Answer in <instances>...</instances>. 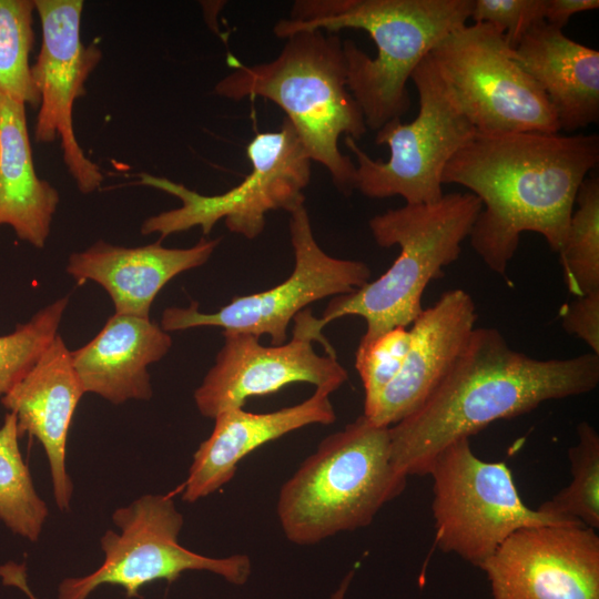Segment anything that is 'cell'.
I'll use <instances>...</instances> for the list:
<instances>
[{
    "instance_id": "cell-1",
    "label": "cell",
    "mask_w": 599,
    "mask_h": 599,
    "mask_svg": "<svg viewBox=\"0 0 599 599\" xmlns=\"http://www.w3.org/2000/svg\"><path fill=\"white\" fill-rule=\"evenodd\" d=\"M598 163L596 133H476L447 163L441 181L479 199L470 244L506 276L524 232L540 234L560 253L577 192Z\"/></svg>"
},
{
    "instance_id": "cell-2",
    "label": "cell",
    "mask_w": 599,
    "mask_h": 599,
    "mask_svg": "<svg viewBox=\"0 0 599 599\" xmlns=\"http://www.w3.org/2000/svg\"><path fill=\"white\" fill-rule=\"evenodd\" d=\"M598 384L599 355L535 358L511 348L498 329L475 327L430 396L389 427L392 461L406 477L428 475L435 457L455 440Z\"/></svg>"
},
{
    "instance_id": "cell-3",
    "label": "cell",
    "mask_w": 599,
    "mask_h": 599,
    "mask_svg": "<svg viewBox=\"0 0 599 599\" xmlns=\"http://www.w3.org/2000/svg\"><path fill=\"white\" fill-rule=\"evenodd\" d=\"M473 0H298L290 19L274 26L282 39L300 31H366L377 54L370 58L343 41L347 87L366 126L379 130L410 108L407 83L434 48L470 20Z\"/></svg>"
},
{
    "instance_id": "cell-4",
    "label": "cell",
    "mask_w": 599,
    "mask_h": 599,
    "mask_svg": "<svg viewBox=\"0 0 599 599\" xmlns=\"http://www.w3.org/2000/svg\"><path fill=\"white\" fill-rule=\"evenodd\" d=\"M214 94L234 101L260 97L277 104L309 159L328 171L342 193L355 190V163L341 152L338 140L342 135L359 140L367 126L347 87L343 41L337 34L294 33L270 62H235L234 70L215 84Z\"/></svg>"
},
{
    "instance_id": "cell-5",
    "label": "cell",
    "mask_w": 599,
    "mask_h": 599,
    "mask_svg": "<svg viewBox=\"0 0 599 599\" xmlns=\"http://www.w3.org/2000/svg\"><path fill=\"white\" fill-rule=\"evenodd\" d=\"M406 481L392 461L389 427L361 415L324 438L282 485L277 518L288 541L315 545L368 526Z\"/></svg>"
},
{
    "instance_id": "cell-6",
    "label": "cell",
    "mask_w": 599,
    "mask_h": 599,
    "mask_svg": "<svg viewBox=\"0 0 599 599\" xmlns=\"http://www.w3.org/2000/svg\"><path fill=\"white\" fill-rule=\"evenodd\" d=\"M480 210L476 195L455 192L372 217L368 224L377 245H397L399 254L375 281L332 297L319 317L321 326L345 316L362 317L366 322L362 343L394 327H409L423 311L422 297L429 282L459 257Z\"/></svg>"
},
{
    "instance_id": "cell-7",
    "label": "cell",
    "mask_w": 599,
    "mask_h": 599,
    "mask_svg": "<svg viewBox=\"0 0 599 599\" xmlns=\"http://www.w3.org/2000/svg\"><path fill=\"white\" fill-rule=\"evenodd\" d=\"M251 172L234 187L204 195L167 177L140 173V184L177 197L182 205L144 220L141 233H158L160 240L201 227L207 235L224 220L232 233L257 237L265 229L266 214L283 210L291 213L304 205V190L311 180V162L293 125L285 119L277 131L254 135L246 146Z\"/></svg>"
},
{
    "instance_id": "cell-8",
    "label": "cell",
    "mask_w": 599,
    "mask_h": 599,
    "mask_svg": "<svg viewBox=\"0 0 599 599\" xmlns=\"http://www.w3.org/2000/svg\"><path fill=\"white\" fill-rule=\"evenodd\" d=\"M419 99L417 116L395 119L376 131L375 143L387 145V161L373 160L356 141L345 144L356 159L355 190L372 199L399 195L406 204L432 203L443 191V172L451 158L477 133L439 74L430 53L412 74Z\"/></svg>"
},
{
    "instance_id": "cell-9",
    "label": "cell",
    "mask_w": 599,
    "mask_h": 599,
    "mask_svg": "<svg viewBox=\"0 0 599 599\" xmlns=\"http://www.w3.org/2000/svg\"><path fill=\"white\" fill-rule=\"evenodd\" d=\"M428 475L437 546L478 568L520 528L582 525L529 508L507 464L478 458L469 438L440 450Z\"/></svg>"
},
{
    "instance_id": "cell-10",
    "label": "cell",
    "mask_w": 599,
    "mask_h": 599,
    "mask_svg": "<svg viewBox=\"0 0 599 599\" xmlns=\"http://www.w3.org/2000/svg\"><path fill=\"white\" fill-rule=\"evenodd\" d=\"M430 57L477 133L560 132L544 91L491 24L456 29Z\"/></svg>"
},
{
    "instance_id": "cell-11",
    "label": "cell",
    "mask_w": 599,
    "mask_h": 599,
    "mask_svg": "<svg viewBox=\"0 0 599 599\" xmlns=\"http://www.w3.org/2000/svg\"><path fill=\"white\" fill-rule=\"evenodd\" d=\"M112 520L119 532L108 530L102 536V565L87 576L63 579L58 599H87L102 585L120 586L128 598L138 597L146 583L172 582L187 570L210 571L234 586L245 585L251 576L246 555L213 558L181 546L184 519L169 496L143 495L118 508Z\"/></svg>"
},
{
    "instance_id": "cell-12",
    "label": "cell",
    "mask_w": 599,
    "mask_h": 599,
    "mask_svg": "<svg viewBox=\"0 0 599 599\" xmlns=\"http://www.w3.org/2000/svg\"><path fill=\"white\" fill-rule=\"evenodd\" d=\"M288 227L295 264L285 281L263 292L233 297L213 313L200 312L195 302L169 307L162 314V329L215 326L224 332L268 335L272 345H281L286 343L291 321L309 304L352 293L369 282L370 270L364 262L337 258L322 250L305 205L290 213Z\"/></svg>"
},
{
    "instance_id": "cell-13",
    "label": "cell",
    "mask_w": 599,
    "mask_h": 599,
    "mask_svg": "<svg viewBox=\"0 0 599 599\" xmlns=\"http://www.w3.org/2000/svg\"><path fill=\"white\" fill-rule=\"evenodd\" d=\"M322 331L319 317L305 308L294 317L292 339L281 345L264 346L255 335L223 332L214 365L194 392L200 414L214 418L293 383L337 390L348 374Z\"/></svg>"
},
{
    "instance_id": "cell-14",
    "label": "cell",
    "mask_w": 599,
    "mask_h": 599,
    "mask_svg": "<svg viewBox=\"0 0 599 599\" xmlns=\"http://www.w3.org/2000/svg\"><path fill=\"white\" fill-rule=\"evenodd\" d=\"M42 29L40 52L32 64V77L40 94L34 140H60L63 162L83 194L100 189L103 174L78 142L73 108L85 94V83L102 60L97 43L81 41L84 3L81 0H34Z\"/></svg>"
},
{
    "instance_id": "cell-15",
    "label": "cell",
    "mask_w": 599,
    "mask_h": 599,
    "mask_svg": "<svg viewBox=\"0 0 599 599\" xmlns=\"http://www.w3.org/2000/svg\"><path fill=\"white\" fill-rule=\"evenodd\" d=\"M480 569L494 599H599V536L583 525L520 528Z\"/></svg>"
},
{
    "instance_id": "cell-16",
    "label": "cell",
    "mask_w": 599,
    "mask_h": 599,
    "mask_svg": "<svg viewBox=\"0 0 599 599\" xmlns=\"http://www.w3.org/2000/svg\"><path fill=\"white\" fill-rule=\"evenodd\" d=\"M477 319L473 297L464 290L445 292L409 325V346L396 377L367 417L378 426L403 420L430 396L466 346Z\"/></svg>"
},
{
    "instance_id": "cell-17",
    "label": "cell",
    "mask_w": 599,
    "mask_h": 599,
    "mask_svg": "<svg viewBox=\"0 0 599 599\" xmlns=\"http://www.w3.org/2000/svg\"><path fill=\"white\" fill-rule=\"evenodd\" d=\"M85 394L71 361V351L58 334L29 372L1 397L17 416L20 436L29 434L43 446L57 506L68 510L72 483L65 455L69 428Z\"/></svg>"
},
{
    "instance_id": "cell-18",
    "label": "cell",
    "mask_w": 599,
    "mask_h": 599,
    "mask_svg": "<svg viewBox=\"0 0 599 599\" xmlns=\"http://www.w3.org/2000/svg\"><path fill=\"white\" fill-rule=\"evenodd\" d=\"M332 393L329 387H317L304 402L274 412L251 413L242 407L216 415L211 435L193 455L182 499L194 502L219 490L258 447L305 426L333 424Z\"/></svg>"
},
{
    "instance_id": "cell-19",
    "label": "cell",
    "mask_w": 599,
    "mask_h": 599,
    "mask_svg": "<svg viewBox=\"0 0 599 599\" xmlns=\"http://www.w3.org/2000/svg\"><path fill=\"white\" fill-rule=\"evenodd\" d=\"M221 238L202 237L187 248L161 242L125 247L98 241L70 255L67 273L78 283L93 281L110 295L115 314L149 317L158 293L176 275L205 264Z\"/></svg>"
},
{
    "instance_id": "cell-20",
    "label": "cell",
    "mask_w": 599,
    "mask_h": 599,
    "mask_svg": "<svg viewBox=\"0 0 599 599\" xmlns=\"http://www.w3.org/2000/svg\"><path fill=\"white\" fill-rule=\"evenodd\" d=\"M171 346L169 333L150 317L114 314L88 344L71 352V361L84 393L119 405L151 398L148 367Z\"/></svg>"
},
{
    "instance_id": "cell-21",
    "label": "cell",
    "mask_w": 599,
    "mask_h": 599,
    "mask_svg": "<svg viewBox=\"0 0 599 599\" xmlns=\"http://www.w3.org/2000/svg\"><path fill=\"white\" fill-rule=\"evenodd\" d=\"M514 58L544 91L560 131L573 132L598 122V50L544 21L524 35Z\"/></svg>"
},
{
    "instance_id": "cell-22",
    "label": "cell",
    "mask_w": 599,
    "mask_h": 599,
    "mask_svg": "<svg viewBox=\"0 0 599 599\" xmlns=\"http://www.w3.org/2000/svg\"><path fill=\"white\" fill-rule=\"evenodd\" d=\"M59 202V191L35 172L26 105L0 92V225L42 248Z\"/></svg>"
},
{
    "instance_id": "cell-23",
    "label": "cell",
    "mask_w": 599,
    "mask_h": 599,
    "mask_svg": "<svg viewBox=\"0 0 599 599\" xmlns=\"http://www.w3.org/2000/svg\"><path fill=\"white\" fill-rule=\"evenodd\" d=\"M19 437L17 416L10 412L0 427V519L13 532L37 541L49 511L34 489Z\"/></svg>"
},
{
    "instance_id": "cell-24",
    "label": "cell",
    "mask_w": 599,
    "mask_h": 599,
    "mask_svg": "<svg viewBox=\"0 0 599 599\" xmlns=\"http://www.w3.org/2000/svg\"><path fill=\"white\" fill-rule=\"evenodd\" d=\"M568 291L580 296L599 290V176L591 172L575 200L562 250L558 254Z\"/></svg>"
},
{
    "instance_id": "cell-25",
    "label": "cell",
    "mask_w": 599,
    "mask_h": 599,
    "mask_svg": "<svg viewBox=\"0 0 599 599\" xmlns=\"http://www.w3.org/2000/svg\"><path fill=\"white\" fill-rule=\"evenodd\" d=\"M34 0H0V92L39 108L40 94L29 61L35 35Z\"/></svg>"
},
{
    "instance_id": "cell-26",
    "label": "cell",
    "mask_w": 599,
    "mask_h": 599,
    "mask_svg": "<svg viewBox=\"0 0 599 599\" xmlns=\"http://www.w3.org/2000/svg\"><path fill=\"white\" fill-rule=\"evenodd\" d=\"M578 443L569 448L572 479L570 484L542 502L541 512L575 519L583 526L599 528V434L588 423L577 426Z\"/></svg>"
},
{
    "instance_id": "cell-27",
    "label": "cell",
    "mask_w": 599,
    "mask_h": 599,
    "mask_svg": "<svg viewBox=\"0 0 599 599\" xmlns=\"http://www.w3.org/2000/svg\"><path fill=\"white\" fill-rule=\"evenodd\" d=\"M68 297L54 301L29 322L0 336V398L35 364L58 335Z\"/></svg>"
},
{
    "instance_id": "cell-28",
    "label": "cell",
    "mask_w": 599,
    "mask_h": 599,
    "mask_svg": "<svg viewBox=\"0 0 599 599\" xmlns=\"http://www.w3.org/2000/svg\"><path fill=\"white\" fill-rule=\"evenodd\" d=\"M409 338L408 327L398 326L369 342H359L355 367L364 387V416L373 413L379 396L399 373Z\"/></svg>"
},
{
    "instance_id": "cell-29",
    "label": "cell",
    "mask_w": 599,
    "mask_h": 599,
    "mask_svg": "<svg viewBox=\"0 0 599 599\" xmlns=\"http://www.w3.org/2000/svg\"><path fill=\"white\" fill-rule=\"evenodd\" d=\"M546 0H473L470 20L496 28L514 50L524 35L545 21Z\"/></svg>"
},
{
    "instance_id": "cell-30",
    "label": "cell",
    "mask_w": 599,
    "mask_h": 599,
    "mask_svg": "<svg viewBox=\"0 0 599 599\" xmlns=\"http://www.w3.org/2000/svg\"><path fill=\"white\" fill-rule=\"evenodd\" d=\"M564 329L586 343L599 355V290L576 296L559 312Z\"/></svg>"
},
{
    "instance_id": "cell-31",
    "label": "cell",
    "mask_w": 599,
    "mask_h": 599,
    "mask_svg": "<svg viewBox=\"0 0 599 599\" xmlns=\"http://www.w3.org/2000/svg\"><path fill=\"white\" fill-rule=\"evenodd\" d=\"M598 7V0H546L545 21L562 29L572 16Z\"/></svg>"
},
{
    "instance_id": "cell-32",
    "label": "cell",
    "mask_w": 599,
    "mask_h": 599,
    "mask_svg": "<svg viewBox=\"0 0 599 599\" xmlns=\"http://www.w3.org/2000/svg\"><path fill=\"white\" fill-rule=\"evenodd\" d=\"M0 573L3 577H6V579H9V580H6L8 583H13L20 587L21 589L24 590V592L29 596L30 599H35L27 586L26 577H24V573H22L21 567L13 566V567L2 568Z\"/></svg>"
},
{
    "instance_id": "cell-33",
    "label": "cell",
    "mask_w": 599,
    "mask_h": 599,
    "mask_svg": "<svg viewBox=\"0 0 599 599\" xmlns=\"http://www.w3.org/2000/svg\"><path fill=\"white\" fill-rule=\"evenodd\" d=\"M354 570H351L341 581L337 589L332 593L331 599H345L351 581L354 578Z\"/></svg>"
}]
</instances>
